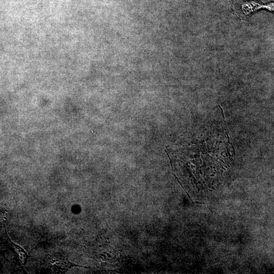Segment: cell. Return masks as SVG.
Instances as JSON below:
<instances>
[{
    "label": "cell",
    "mask_w": 274,
    "mask_h": 274,
    "mask_svg": "<svg viewBox=\"0 0 274 274\" xmlns=\"http://www.w3.org/2000/svg\"><path fill=\"white\" fill-rule=\"evenodd\" d=\"M218 106H219V108L221 109V112H222V116H223V118H225V116H224V114H223V109H222V108L220 107V106L219 105Z\"/></svg>",
    "instance_id": "6da1fadb"
},
{
    "label": "cell",
    "mask_w": 274,
    "mask_h": 274,
    "mask_svg": "<svg viewBox=\"0 0 274 274\" xmlns=\"http://www.w3.org/2000/svg\"><path fill=\"white\" fill-rule=\"evenodd\" d=\"M227 136H228V139H229V142H230V137H229V135H228V134H227Z\"/></svg>",
    "instance_id": "7a4b0ae2"
}]
</instances>
